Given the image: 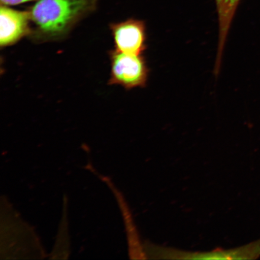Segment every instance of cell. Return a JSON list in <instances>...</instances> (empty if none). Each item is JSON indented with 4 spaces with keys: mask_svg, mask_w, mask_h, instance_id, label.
Segmentation results:
<instances>
[{
    "mask_svg": "<svg viewBox=\"0 0 260 260\" xmlns=\"http://www.w3.org/2000/svg\"><path fill=\"white\" fill-rule=\"evenodd\" d=\"M145 253L148 258L155 259H256L260 257V239L236 248L209 252L181 251L146 243Z\"/></svg>",
    "mask_w": 260,
    "mask_h": 260,
    "instance_id": "2",
    "label": "cell"
},
{
    "mask_svg": "<svg viewBox=\"0 0 260 260\" xmlns=\"http://www.w3.org/2000/svg\"><path fill=\"white\" fill-rule=\"evenodd\" d=\"M111 73L110 85L116 84L131 90L147 85L149 72L147 61L143 55L122 53L116 50L110 52Z\"/></svg>",
    "mask_w": 260,
    "mask_h": 260,
    "instance_id": "3",
    "label": "cell"
},
{
    "mask_svg": "<svg viewBox=\"0 0 260 260\" xmlns=\"http://www.w3.org/2000/svg\"><path fill=\"white\" fill-rule=\"evenodd\" d=\"M0 1L2 5L10 6L23 4L27 2H37V0H0Z\"/></svg>",
    "mask_w": 260,
    "mask_h": 260,
    "instance_id": "7",
    "label": "cell"
},
{
    "mask_svg": "<svg viewBox=\"0 0 260 260\" xmlns=\"http://www.w3.org/2000/svg\"><path fill=\"white\" fill-rule=\"evenodd\" d=\"M31 22L27 11H21L2 5L0 8V45L11 46L30 35Z\"/></svg>",
    "mask_w": 260,
    "mask_h": 260,
    "instance_id": "5",
    "label": "cell"
},
{
    "mask_svg": "<svg viewBox=\"0 0 260 260\" xmlns=\"http://www.w3.org/2000/svg\"><path fill=\"white\" fill-rule=\"evenodd\" d=\"M115 50L129 54L142 55L147 49L146 24L144 20L129 18L110 25Z\"/></svg>",
    "mask_w": 260,
    "mask_h": 260,
    "instance_id": "4",
    "label": "cell"
},
{
    "mask_svg": "<svg viewBox=\"0 0 260 260\" xmlns=\"http://www.w3.org/2000/svg\"><path fill=\"white\" fill-rule=\"evenodd\" d=\"M219 22V42L214 69L219 71L224 47L234 17L241 0H214Z\"/></svg>",
    "mask_w": 260,
    "mask_h": 260,
    "instance_id": "6",
    "label": "cell"
},
{
    "mask_svg": "<svg viewBox=\"0 0 260 260\" xmlns=\"http://www.w3.org/2000/svg\"><path fill=\"white\" fill-rule=\"evenodd\" d=\"M99 0H37L28 9L29 37L38 43L62 40L79 22L96 9Z\"/></svg>",
    "mask_w": 260,
    "mask_h": 260,
    "instance_id": "1",
    "label": "cell"
}]
</instances>
